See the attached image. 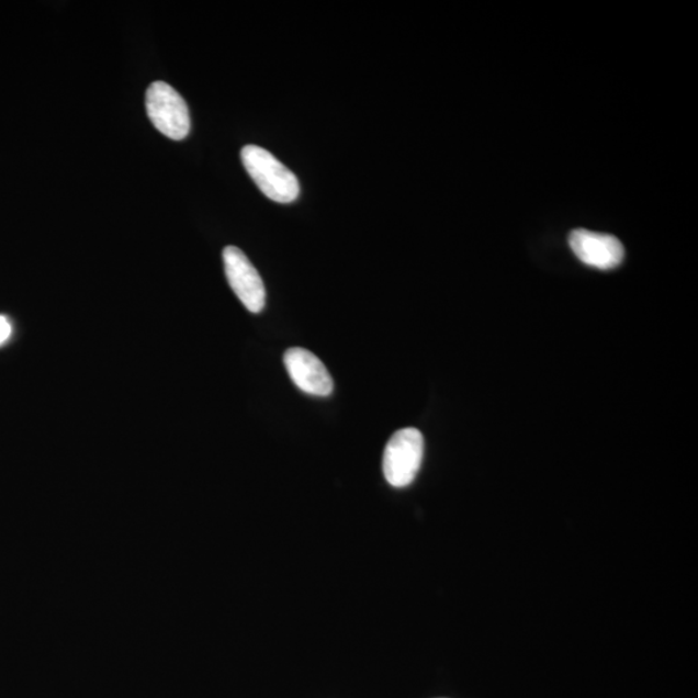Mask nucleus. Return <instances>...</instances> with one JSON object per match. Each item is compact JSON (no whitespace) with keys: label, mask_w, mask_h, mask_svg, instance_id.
<instances>
[{"label":"nucleus","mask_w":698,"mask_h":698,"mask_svg":"<svg viewBox=\"0 0 698 698\" xmlns=\"http://www.w3.org/2000/svg\"><path fill=\"white\" fill-rule=\"evenodd\" d=\"M12 325L5 316H0V346L11 338Z\"/></svg>","instance_id":"0eeeda50"},{"label":"nucleus","mask_w":698,"mask_h":698,"mask_svg":"<svg viewBox=\"0 0 698 698\" xmlns=\"http://www.w3.org/2000/svg\"><path fill=\"white\" fill-rule=\"evenodd\" d=\"M570 246L576 257L585 264L609 271L620 266L624 258V249L620 239L605 233L586 229L573 230Z\"/></svg>","instance_id":"423d86ee"},{"label":"nucleus","mask_w":698,"mask_h":698,"mask_svg":"<svg viewBox=\"0 0 698 698\" xmlns=\"http://www.w3.org/2000/svg\"><path fill=\"white\" fill-rule=\"evenodd\" d=\"M223 260L225 274L238 300L251 314H260L266 305V288L256 267L235 246L225 247Z\"/></svg>","instance_id":"20e7f679"},{"label":"nucleus","mask_w":698,"mask_h":698,"mask_svg":"<svg viewBox=\"0 0 698 698\" xmlns=\"http://www.w3.org/2000/svg\"><path fill=\"white\" fill-rule=\"evenodd\" d=\"M243 164L254 183L269 200L291 203L300 198V180L272 153L247 145L241 151Z\"/></svg>","instance_id":"f257e3e1"},{"label":"nucleus","mask_w":698,"mask_h":698,"mask_svg":"<svg viewBox=\"0 0 698 698\" xmlns=\"http://www.w3.org/2000/svg\"><path fill=\"white\" fill-rule=\"evenodd\" d=\"M288 373L297 389L305 394L327 397L333 394L334 382L324 362L308 349L294 347L283 356Z\"/></svg>","instance_id":"39448f33"},{"label":"nucleus","mask_w":698,"mask_h":698,"mask_svg":"<svg viewBox=\"0 0 698 698\" xmlns=\"http://www.w3.org/2000/svg\"><path fill=\"white\" fill-rule=\"evenodd\" d=\"M425 454L424 435L417 428H403L384 449L383 472L389 484L405 488L417 477Z\"/></svg>","instance_id":"f03ea898"},{"label":"nucleus","mask_w":698,"mask_h":698,"mask_svg":"<svg viewBox=\"0 0 698 698\" xmlns=\"http://www.w3.org/2000/svg\"><path fill=\"white\" fill-rule=\"evenodd\" d=\"M145 105L159 133L171 140L185 139L191 131V116L185 100L177 90L165 82L151 83L145 94Z\"/></svg>","instance_id":"7ed1b4c3"}]
</instances>
